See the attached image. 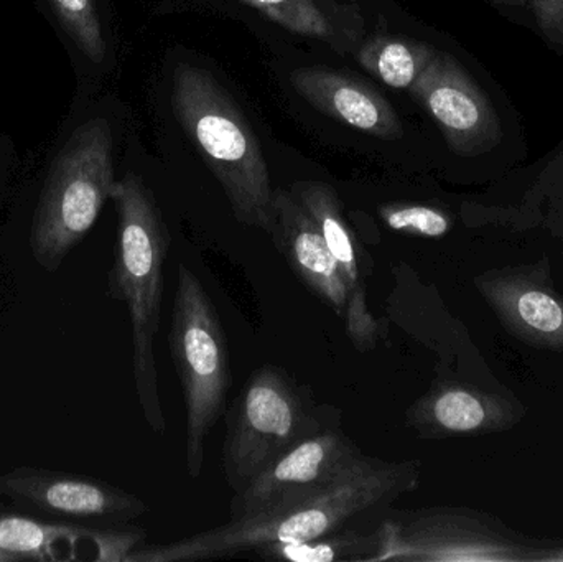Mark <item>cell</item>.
Segmentation results:
<instances>
[{"mask_svg":"<svg viewBox=\"0 0 563 562\" xmlns=\"http://www.w3.org/2000/svg\"><path fill=\"white\" fill-rule=\"evenodd\" d=\"M420 462H386L361 454L317 494L266 514L228 524L167 544L137 547L125 562H197L233 558L264 544L301 543L386 510L419 487Z\"/></svg>","mask_w":563,"mask_h":562,"instance_id":"obj_1","label":"cell"},{"mask_svg":"<svg viewBox=\"0 0 563 562\" xmlns=\"http://www.w3.org/2000/svg\"><path fill=\"white\" fill-rule=\"evenodd\" d=\"M111 200L118 210V241L109 294L128 306L139 405L152 431L164 434L167 425L158 396L155 337L161 329L170 234L154 195L137 175L115 181Z\"/></svg>","mask_w":563,"mask_h":562,"instance_id":"obj_2","label":"cell"},{"mask_svg":"<svg viewBox=\"0 0 563 562\" xmlns=\"http://www.w3.org/2000/svg\"><path fill=\"white\" fill-rule=\"evenodd\" d=\"M175 118L223 187L234 218L271 233L274 190L260 139L230 92L205 69L178 65L172 85Z\"/></svg>","mask_w":563,"mask_h":562,"instance_id":"obj_3","label":"cell"},{"mask_svg":"<svg viewBox=\"0 0 563 562\" xmlns=\"http://www.w3.org/2000/svg\"><path fill=\"white\" fill-rule=\"evenodd\" d=\"M114 185L111 125L91 119L63 145L43 184L30 230L38 266L48 273L59 269L95 227Z\"/></svg>","mask_w":563,"mask_h":562,"instance_id":"obj_4","label":"cell"},{"mask_svg":"<svg viewBox=\"0 0 563 562\" xmlns=\"http://www.w3.org/2000/svg\"><path fill=\"white\" fill-rule=\"evenodd\" d=\"M323 411L310 389L285 370L274 365L254 370L224 412L223 472L233 494L305 439L333 428L334 418Z\"/></svg>","mask_w":563,"mask_h":562,"instance_id":"obj_5","label":"cell"},{"mask_svg":"<svg viewBox=\"0 0 563 562\" xmlns=\"http://www.w3.org/2000/svg\"><path fill=\"white\" fill-rule=\"evenodd\" d=\"M168 343L187 408V471L198 478L208 436L227 412L233 375L217 307L185 264L178 267Z\"/></svg>","mask_w":563,"mask_h":562,"instance_id":"obj_6","label":"cell"},{"mask_svg":"<svg viewBox=\"0 0 563 562\" xmlns=\"http://www.w3.org/2000/svg\"><path fill=\"white\" fill-rule=\"evenodd\" d=\"M374 562H519L536 553L482 518L452 508L390 517L380 525Z\"/></svg>","mask_w":563,"mask_h":562,"instance_id":"obj_7","label":"cell"},{"mask_svg":"<svg viewBox=\"0 0 563 562\" xmlns=\"http://www.w3.org/2000/svg\"><path fill=\"white\" fill-rule=\"evenodd\" d=\"M0 497L33 518L69 525H125L147 514V505L102 481L38 467L0 475Z\"/></svg>","mask_w":563,"mask_h":562,"instance_id":"obj_8","label":"cell"},{"mask_svg":"<svg viewBox=\"0 0 563 562\" xmlns=\"http://www.w3.org/2000/svg\"><path fill=\"white\" fill-rule=\"evenodd\" d=\"M363 454L338 426L324 429L280 455L244 491L234 494L230 517L279 510L330 485Z\"/></svg>","mask_w":563,"mask_h":562,"instance_id":"obj_9","label":"cell"},{"mask_svg":"<svg viewBox=\"0 0 563 562\" xmlns=\"http://www.w3.org/2000/svg\"><path fill=\"white\" fill-rule=\"evenodd\" d=\"M409 91L455 154H485L499 141L501 128L488 96L449 53L437 52Z\"/></svg>","mask_w":563,"mask_h":562,"instance_id":"obj_10","label":"cell"},{"mask_svg":"<svg viewBox=\"0 0 563 562\" xmlns=\"http://www.w3.org/2000/svg\"><path fill=\"white\" fill-rule=\"evenodd\" d=\"M475 284L515 339L563 353V296L555 293L548 271L539 266L508 267L483 274Z\"/></svg>","mask_w":563,"mask_h":562,"instance_id":"obj_11","label":"cell"},{"mask_svg":"<svg viewBox=\"0 0 563 562\" xmlns=\"http://www.w3.org/2000/svg\"><path fill=\"white\" fill-rule=\"evenodd\" d=\"M142 530L92 528L43 521L22 515H0V562L20 560L81 561L79 550H92L98 562H125L144 540Z\"/></svg>","mask_w":563,"mask_h":562,"instance_id":"obj_12","label":"cell"},{"mask_svg":"<svg viewBox=\"0 0 563 562\" xmlns=\"http://www.w3.org/2000/svg\"><path fill=\"white\" fill-rule=\"evenodd\" d=\"M269 234L298 279L343 317L347 300L343 274L313 218L290 190H274V223Z\"/></svg>","mask_w":563,"mask_h":562,"instance_id":"obj_13","label":"cell"},{"mask_svg":"<svg viewBox=\"0 0 563 562\" xmlns=\"http://www.w3.org/2000/svg\"><path fill=\"white\" fill-rule=\"evenodd\" d=\"M521 419L508 399L456 383L433 386L406 412V425L423 439L505 431Z\"/></svg>","mask_w":563,"mask_h":562,"instance_id":"obj_14","label":"cell"},{"mask_svg":"<svg viewBox=\"0 0 563 562\" xmlns=\"http://www.w3.org/2000/svg\"><path fill=\"white\" fill-rule=\"evenodd\" d=\"M295 91L328 118L383 141L402 137L396 109L367 82L324 68H300L290 75Z\"/></svg>","mask_w":563,"mask_h":562,"instance_id":"obj_15","label":"cell"},{"mask_svg":"<svg viewBox=\"0 0 563 562\" xmlns=\"http://www.w3.org/2000/svg\"><path fill=\"white\" fill-rule=\"evenodd\" d=\"M282 29L324 43L340 55L356 52L364 40L363 10L338 0H240Z\"/></svg>","mask_w":563,"mask_h":562,"instance_id":"obj_16","label":"cell"},{"mask_svg":"<svg viewBox=\"0 0 563 562\" xmlns=\"http://www.w3.org/2000/svg\"><path fill=\"white\" fill-rule=\"evenodd\" d=\"M290 191L317 223L324 243L330 247L331 254L340 266L347 294L366 290V284H364L366 273L361 267L363 250L357 246L336 190L324 181L300 180L291 184Z\"/></svg>","mask_w":563,"mask_h":562,"instance_id":"obj_17","label":"cell"},{"mask_svg":"<svg viewBox=\"0 0 563 562\" xmlns=\"http://www.w3.org/2000/svg\"><path fill=\"white\" fill-rule=\"evenodd\" d=\"M437 49L417 40L374 35L363 40L354 58L361 68L394 89H409L430 65Z\"/></svg>","mask_w":563,"mask_h":562,"instance_id":"obj_18","label":"cell"},{"mask_svg":"<svg viewBox=\"0 0 563 562\" xmlns=\"http://www.w3.org/2000/svg\"><path fill=\"white\" fill-rule=\"evenodd\" d=\"M379 547V530L366 533L354 528H343L301 543L264 544L251 553L264 561L374 562Z\"/></svg>","mask_w":563,"mask_h":562,"instance_id":"obj_19","label":"cell"},{"mask_svg":"<svg viewBox=\"0 0 563 562\" xmlns=\"http://www.w3.org/2000/svg\"><path fill=\"white\" fill-rule=\"evenodd\" d=\"M69 38L92 63L106 56L104 33L95 0H49Z\"/></svg>","mask_w":563,"mask_h":562,"instance_id":"obj_20","label":"cell"},{"mask_svg":"<svg viewBox=\"0 0 563 562\" xmlns=\"http://www.w3.org/2000/svg\"><path fill=\"white\" fill-rule=\"evenodd\" d=\"M379 217L389 230L409 236L442 238L452 230V218L429 205H383Z\"/></svg>","mask_w":563,"mask_h":562,"instance_id":"obj_21","label":"cell"},{"mask_svg":"<svg viewBox=\"0 0 563 562\" xmlns=\"http://www.w3.org/2000/svg\"><path fill=\"white\" fill-rule=\"evenodd\" d=\"M347 339L356 346L357 352H369L379 339V326L373 313L367 309L366 290L347 294L344 309Z\"/></svg>","mask_w":563,"mask_h":562,"instance_id":"obj_22","label":"cell"},{"mask_svg":"<svg viewBox=\"0 0 563 562\" xmlns=\"http://www.w3.org/2000/svg\"><path fill=\"white\" fill-rule=\"evenodd\" d=\"M531 3L542 33L563 46V0H526Z\"/></svg>","mask_w":563,"mask_h":562,"instance_id":"obj_23","label":"cell"},{"mask_svg":"<svg viewBox=\"0 0 563 562\" xmlns=\"http://www.w3.org/2000/svg\"><path fill=\"white\" fill-rule=\"evenodd\" d=\"M536 561L563 562V548H558V550L549 551V553L545 554H538Z\"/></svg>","mask_w":563,"mask_h":562,"instance_id":"obj_24","label":"cell"},{"mask_svg":"<svg viewBox=\"0 0 563 562\" xmlns=\"http://www.w3.org/2000/svg\"><path fill=\"white\" fill-rule=\"evenodd\" d=\"M496 2L508 3V5H522L526 0H496Z\"/></svg>","mask_w":563,"mask_h":562,"instance_id":"obj_25","label":"cell"}]
</instances>
